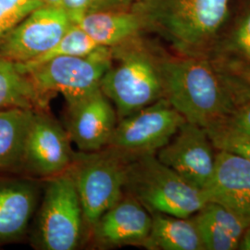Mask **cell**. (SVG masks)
<instances>
[{
	"instance_id": "obj_14",
	"label": "cell",
	"mask_w": 250,
	"mask_h": 250,
	"mask_svg": "<svg viewBox=\"0 0 250 250\" xmlns=\"http://www.w3.org/2000/svg\"><path fill=\"white\" fill-rule=\"evenodd\" d=\"M151 224L152 215L148 210L134 197L125 193L89 230L92 241L99 249L144 247Z\"/></svg>"
},
{
	"instance_id": "obj_21",
	"label": "cell",
	"mask_w": 250,
	"mask_h": 250,
	"mask_svg": "<svg viewBox=\"0 0 250 250\" xmlns=\"http://www.w3.org/2000/svg\"><path fill=\"white\" fill-rule=\"evenodd\" d=\"M101 45L97 44L79 25L72 23L62 38L53 47L31 62L18 63L21 67H32L62 56H86Z\"/></svg>"
},
{
	"instance_id": "obj_25",
	"label": "cell",
	"mask_w": 250,
	"mask_h": 250,
	"mask_svg": "<svg viewBox=\"0 0 250 250\" xmlns=\"http://www.w3.org/2000/svg\"><path fill=\"white\" fill-rule=\"evenodd\" d=\"M206 130L250 139V99L235 108L231 114L225 117L217 125Z\"/></svg>"
},
{
	"instance_id": "obj_1",
	"label": "cell",
	"mask_w": 250,
	"mask_h": 250,
	"mask_svg": "<svg viewBox=\"0 0 250 250\" xmlns=\"http://www.w3.org/2000/svg\"><path fill=\"white\" fill-rule=\"evenodd\" d=\"M163 98L188 123L208 129L250 99V92L206 56H161Z\"/></svg>"
},
{
	"instance_id": "obj_30",
	"label": "cell",
	"mask_w": 250,
	"mask_h": 250,
	"mask_svg": "<svg viewBox=\"0 0 250 250\" xmlns=\"http://www.w3.org/2000/svg\"><path fill=\"white\" fill-rule=\"evenodd\" d=\"M44 6L61 7V0H40Z\"/></svg>"
},
{
	"instance_id": "obj_18",
	"label": "cell",
	"mask_w": 250,
	"mask_h": 250,
	"mask_svg": "<svg viewBox=\"0 0 250 250\" xmlns=\"http://www.w3.org/2000/svg\"><path fill=\"white\" fill-rule=\"evenodd\" d=\"M151 215V230L144 248L151 250H204L193 216L183 218L161 213Z\"/></svg>"
},
{
	"instance_id": "obj_27",
	"label": "cell",
	"mask_w": 250,
	"mask_h": 250,
	"mask_svg": "<svg viewBox=\"0 0 250 250\" xmlns=\"http://www.w3.org/2000/svg\"><path fill=\"white\" fill-rule=\"evenodd\" d=\"M139 0H94L87 11H104V10H127L132 9Z\"/></svg>"
},
{
	"instance_id": "obj_26",
	"label": "cell",
	"mask_w": 250,
	"mask_h": 250,
	"mask_svg": "<svg viewBox=\"0 0 250 250\" xmlns=\"http://www.w3.org/2000/svg\"><path fill=\"white\" fill-rule=\"evenodd\" d=\"M207 132L216 150L232 152L250 161V139L213 131Z\"/></svg>"
},
{
	"instance_id": "obj_9",
	"label": "cell",
	"mask_w": 250,
	"mask_h": 250,
	"mask_svg": "<svg viewBox=\"0 0 250 250\" xmlns=\"http://www.w3.org/2000/svg\"><path fill=\"white\" fill-rule=\"evenodd\" d=\"M71 25L72 21L62 7L42 6L0 42V57L16 63L36 60L56 45Z\"/></svg>"
},
{
	"instance_id": "obj_5",
	"label": "cell",
	"mask_w": 250,
	"mask_h": 250,
	"mask_svg": "<svg viewBox=\"0 0 250 250\" xmlns=\"http://www.w3.org/2000/svg\"><path fill=\"white\" fill-rule=\"evenodd\" d=\"M130 159L108 146L99 151L75 154L69 171L80 198L84 225L88 229L124 196Z\"/></svg>"
},
{
	"instance_id": "obj_24",
	"label": "cell",
	"mask_w": 250,
	"mask_h": 250,
	"mask_svg": "<svg viewBox=\"0 0 250 250\" xmlns=\"http://www.w3.org/2000/svg\"><path fill=\"white\" fill-rule=\"evenodd\" d=\"M200 211L238 241H240L246 228L250 225L232 210L213 202L206 203Z\"/></svg>"
},
{
	"instance_id": "obj_3",
	"label": "cell",
	"mask_w": 250,
	"mask_h": 250,
	"mask_svg": "<svg viewBox=\"0 0 250 250\" xmlns=\"http://www.w3.org/2000/svg\"><path fill=\"white\" fill-rule=\"evenodd\" d=\"M112 63L100 89L115 107L118 121L163 98L160 61L139 36L111 47Z\"/></svg>"
},
{
	"instance_id": "obj_4",
	"label": "cell",
	"mask_w": 250,
	"mask_h": 250,
	"mask_svg": "<svg viewBox=\"0 0 250 250\" xmlns=\"http://www.w3.org/2000/svg\"><path fill=\"white\" fill-rule=\"evenodd\" d=\"M125 193L134 197L150 214L188 218L206 203L202 190L194 188L156 154L131 158L126 168Z\"/></svg>"
},
{
	"instance_id": "obj_15",
	"label": "cell",
	"mask_w": 250,
	"mask_h": 250,
	"mask_svg": "<svg viewBox=\"0 0 250 250\" xmlns=\"http://www.w3.org/2000/svg\"><path fill=\"white\" fill-rule=\"evenodd\" d=\"M207 203L224 206L250 224V161L240 155L218 150L212 176L202 189Z\"/></svg>"
},
{
	"instance_id": "obj_29",
	"label": "cell",
	"mask_w": 250,
	"mask_h": 250,
	"mask_svg": "<svg viewBox=\"0 0 250 250\" xmlns=\"http://www.w3.org/2000/svg\"><path fill=\"white\" fill-rule=\"evenodd\" d=\"M237 250H250V224L243 233Z\"/></svg>"
},
{
	"instance_id": "obj_28",
	"label": "cell",
	"mask_w": 250,
	"mask_h": 250,
	"mask_svg": "<svg viewBox=\"0 0 250 250\" xmlns=\"http://www.w3.org/2000/svg\"><path fill=\"white\" fill-rule=\"evenodd\" d=\"M94 0H61V7L68 14L72 23L84 14Z\"/></svg>"
},
{
	"instance_id": "obj_13",
	"label": "cell",
	"mask_w": 250,
	"mask_h": 250,
	"mask_svg": "<svg viewBox=\"0 0 250 250\" xmlns=\"http://www.w3.org/2000/svg\"><path fill=\"white\" fill-rule=\"evenodd\" d=\"M205 56L250 92V0H232L226 23Z\"/></svg>"
},
{
	"instance_id": "obj_20",
	"label": "cell",
	"mask_w": 250,
	"mask_h": 250,
	"mask_svg": "<svg viewBox=\"0 0 250 250\" xmlns=\"http://www.w3.org/2000/svg\"><path fill=\"white\" fill-rule=\"evenodd\" d=\"M49 100L36 88L17 63L0 57V109L24 108L46 110Z\"/></svg>"
},
{
	"instance_id": "obj_16",
	"label": "cell",
	"mask_w": 250,
	"mask_h": 250,
	"mask_svg": "<svg viewBox=\"0 0 250 250\" xmlns=\"http://www.w3.org/2000/svg\"><path fill=\"white\" fill-rule=\"evenodd\" d=\"M38 199L36 185L26 179H0V245L21 238Z\"/></svg>"
},
{
	"instance_id": "obj_2",
	"label": "cell",
	"mask_w": 250,
	"mask_h": 250,
	"mask_svg": "<svg viewBox=\"0 0 250 250\" xmlns=\"http://www.w3.org/2000/svg\"><path fill=\"white\" fill-rule=\"evenodd\" d=\"M232 0H139L132 9L145 30L162 36L180 55L205 56L229 17Z\"/></svg>"
},
{
	"instance_id": "obj_23",
	"label": "cell",
	"mask_w": 250,
	"mask_h": 250,
	"mask_svg": "<svg viewBox=\"0 0 250 250\" xmlns=\"http://www.w3.org/2000/svg\"><path fill=\"white\" fill-rule=\"evenodd\" d=\"M42 6L40 0H0V42L30 13Z\"/></svg>"
},
{
	"instance_id": "obj_11",
	"label": "cell",
	"mask_w": 250,
	"mask_h": 250,
	"mask_svg": "<svg viewBox=\"0 0 250 250\" xmlns=\"http://www.w3.org/2000/svg\"><path fill=\"white\" fill-rule=\"evenodd\" d=\"M214 149L205 128L186 122L156 155L189 185L202 190L214 171Z\"/></svg>"
},
{
	"instance_id": "obj_17",
	"label": "cell",
	"mask_w": 250,
	"mask_h": 250,
	"mask_svg": "<svg viewBox=\"0 0 250 250\" xmlns=\"http://www.w3.org/2000/svg\"><path fill=\"white\" fill-rule=\"evenodd\" d=\"M99 45L113 47L139 36L144 29L140 16L133 9L84 13L75 22Z\"/></svg>"
},
{
	"instance_id": "obj_22",
	"label": "cell",
	"mask_w": 250,
	"mask_h": 250,
	"mask_svg": "<svg viewBox=\"0 0 250 250\" xmlns=\"http://www.w3.org/2000/svg\"><path fill=\"white\" fill-rule=\"evenodd\" d=\"M204 250H234L239 241L224 232L200 210L193 215Z\"/></svg>"
},
{
	"instance_id": "obj_6",
	"label": "cell",
	"mask_w": 250,
	"mask_h": 250,
	"mask_svg": "<svg viewBox=\"0 0 250 250\" xmlns=\"http://www.w3.org/2000/svg\"><path fill=\"white\" fill-rule=\"evenodd\" d=\"M111 63V47L100 46L86 56L57 57L32 67L17 65L45 99L62 94L68 103L99 89Z\"/></svg>"
},
{
	"instance_id": "obj_19",
	"label": "cell",
	"mask_w": 250,
	"mask_h": 250,
	"mask_svg": "<svg viewBox=\"0 0 250 250\" xmlns=\"http://www.w3.org/2000/svg\"><path fill=\"white\" fill-rule=\"evenodd\" d=\"M35 110L0 109V170L22 168L27 136Z\"/></svg>"
},
{
	"instance_id": "obj_8",
	"label": "cell",
	"mask_w": 250,
	"mask_h": 250,
	"mask_svg": "<svg viewBox=\"0 0 250 250\" xmlns=\"http://www.w3.org/2000/svg\"><path fill=\"white\" fill-rule=\"evenodd\" d=\"M187 121L161 98L118 121L107 146L130 158L157 154Z\"/></svg>"
},
{
	"instance_id": "obj_10",
	"label": "cell",
	"mask_w": 250,
	"mask_h": 250,
	"mask_svg": "<svg viewBox=\"0 0 250 250\" xmlns=\"http://www.w3.org/2000/svg\"><path fill=\"white\" fill-rule=\"evenodd\" d=\"M71 139L46 110L35 111L27 136L22 168L32 174L50 178L69 170L75 158Z\"/></svg>"
},
{
	"instance_id": "obj_7",
	"label": "cell",
	"mask_w": 250,
	"mask_h": 250,
	"mask_svg": "<svg viewBox=\"0 0 250 250\" xmlns=\"http://www.w3.org/2000/svg\"><path fill=\"white\" fill-rule=\"evenodd\" d=\"M48 179L38 216V242L43 250H75L84 222L74 181L69 170Z\"/></svg>"
},
{
	"instance_id": "obj_12",
	"label": "cell",
	"mask_w": 250,
	"mask_h": 250,
	"mask_svg": "<svg viewBox=\"0 0 250 250\" xmlns=\"http://www.w3.org/2000/svg\"><path fill=\"white\" fill-rule=\"evenodd\" d=\"M117 123L116 109L100 87L67 103L66 131L81 152L107 147Z\"/></svg>"
}]
</instances>
